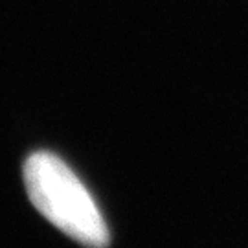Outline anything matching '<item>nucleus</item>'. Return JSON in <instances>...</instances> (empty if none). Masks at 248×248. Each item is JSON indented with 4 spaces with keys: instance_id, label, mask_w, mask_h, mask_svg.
Wrapping results in <instances>:
<instances>
[{
    "instance_id": "1",
    "label": "nucleus",
    "mask_w": 248,
    "mask_h": 248,
    "mask_svg": "<svg viewBox=\"0 0 248 248\" xmlns=\"http://www.w3.org/2000/svg\"><path fill=\"white\" fill-rule=\"evenodd\" d=\"M22 175L30 201L46 221L83 247H108L103 215L64 160L50 151H37L26 158Z\"/></svg>"
}]
</instances>
